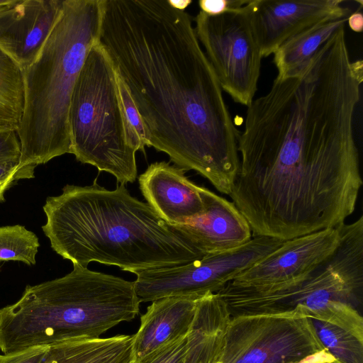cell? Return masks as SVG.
<instances>
[{
  "mask_svg": "<svg viewBox=\"0 0 363 363\" xmlns=\"http://www.w3.org/2000/svg\"><path fill=\"white\" fill-rule=\"evenodd\" d=\"M335 251L308 273L286 282L242 286L228 282L216 292L230 317L277 315L301 306L312 317L363 340V318L357 310L363 290V216L338 227Z\"/></svg>",
  "mask_w": 363,
  "mask_h": 363,
  "instance_id": "cell-6",
  "label": "cell"
},
{
  "mask_svg": "<svg viewBox=\"0 0 363 363\" xmlns=\"http://www.w3.org/2000/svg\"><path fill=\"white\" fill-rule=\"evenodd\" d=\"M99 43L133 100L147 146L229 196L239 133L191 16L169 0H102Z\"/></svg>",
  "mask_w": 363,
  "mask_h": 363,
  "instance_id": "cell-2",
  "label": "cell"
},
{
  "mask_svg": "<svg viewBox=\"0 0 363 363\" xmlns=\"http://www.w3.org/2000/svg\"><path fill=\"white\" fill-rule=\"evenodd\" d=\"M16 0H0V12L11 6Z\"/></svg>",
  "mask_w": 363,
  "mask_h": 363,
  "instance_id": "cell-31",
  "label": "cell"
},
{
  "mask_svg": "<svg viewBox=\"0 0 363 363\" xmlns=\"http://www.w3.org/2000/svg\"><path fill=\"white\" fill-rule=\"evenodd\" d=\"M117 83L127 121L134 135L139 140L143 148L145 150V147L147 146V138L146 130L142 118L127 87L118 74Z\"/></svg>",
  "mask_w": 363,
  "mask_h": 363,
  "instance_id": "cell-23",
  "label": "cell"
},
{
  "mask_svg": "<svg viewBox=\"0 0 363 363\" xmlns=\"http://www.w3.org/2000/svg\"><path fill=\"white\" fill-rule=\"evenodd\" d=\"M35 166L19 167V158L0 160V202H4V193L21 179L34 177Z\"/></svg>",
  "mask_w": 363,
  "mask_h": 363,
  "instance_id": "cell-24",
  "label": "cell"
},
{
  "mask_svg": "<svg viewBox=\"0 0 363 363\" xmlns=\"http://www.w3.org/2000/svg\"><path fill=\"white\" fill-rule=\"evenodd\" d=\"M342 0H248L242 8L262 57L289 38L323 21L349 16Z\"/></svg>",
  "mask_w": 363,
  "mask_h": 363,
  "instance_id": "cell-11",
  "label": "cell"
},
{
  "mask_svg": "<svg viewBox=\"0 0 363 363\" xmlns=\"http://www.w3.org/2000/svg\"><path fill=\"white\" fill-rule=\"evenodd\" d=\"M49 346L29 347L16 352L0 354V363H40Z\"/></svg>",
  "mask_w": 363,
  "mask_h": 363,
  "instance_id": "cell-27",
  "label": "cell"
},
{
  "mask_svg": "<svg viewBox=\"0 0 363 363\" xmlns=\"http://www.w3.org/2000/svg\"><path fill=\"white\" fill-rule=\"evenodd\" d=\"M169 4L175 9L185 11L186 7L189 6L192 3L191 0H179V1H173L169 0Z\"/></svg>",
  "mask_w": 363,
  "mask_h": 363,
  "instance_id": "cell-30",
  "label": "cell"
},
{
  "mask_svg": "<svg viewBox=\"0 0 363 363\" xmlns=\"http://www.w3.org/2000/svg\"><path fill=\"white\" fill-rule=\"evenodd\" d=\"M230 318L227 306L218 294L208 293L200 297L186 335L185 363L218 362Z\"/></svg>",
  "mask_w": 363,
  "mask_h": 363,
  "instance_id": "cell-17",
  "label": "cell"
},
{
  "mask_svg": "<svg viewBox=\"0 0 363 363\" xmlns=\"http://www.w3.org/2000/svg\"><path fill=\"white\" fill-rule=\"evenodd\" d=\"M248 0H200V11L208 15H218L237 11L243 7Z\"/></svg>",
  "mask_w": 363,
  "mask_h": 363,
  "instance_id": "cell-28",
  "label": "cell"
},
{
  "mask_svg": "<svg viewBox=\"0 0 363 363\" xmlns=\"http://www.w3.org/2000/svg\"><path fill=\"white\" fill-rule=\"evenodd\" d=\"M63 0H16L0 12V48L21 70L38 55Z\"/></svg>",
  "mask_w": 363,
  "mask_h": 363,
  "instance_id": "cell-13",
  "label": "cell"
},
{
  "mask_svg": "<svg viewBox=\"0 0 363 363\" xmlns=\"http://www.w3.org/2000/svg\"><path fill=\"white\" fill-rule=\"evenodd\" d=\"M337 228H328L284 242L230 282L242 286L278 284L298 278L319 265L336 249Z\"/></svg>",
  "mask_w": 363,
  "mask_h": 363,
  "instance_id": "cell-12",
  "label": "cell"
},
{
  "mask_svg": "<svg viewBox=\"0 0 363 363\" xmlns=\"http://www.w3.org/2000/svg\"><path fill=\"white\" fill-rule=\"evenodd\" d=\"M71 154L77 160L134 182L135 153L145 150L125 114L117 74L99 41L90 49L75 83L69 111Z\"/></svg>",
  "mask_w": 363,
  "mask_h": 363,
  "instance_id": "cell-7",
  "label": "cell"
},
{
  "mask_svg": "<svg viewBox=\"0 0 363 363\" xmlns=\"http://www.w3.org/2000/svg\"><path fill=\"white\" fill-rule=\"evenodd\" d=\"M242 8L218 15L199 11L194 30L222 90L249 106L257 90L262 56Z\"/></svg>",
  "mask_w": 363,
  "mask_h": 363,
  "instance_id": "cell-9",
  "label": "cell"
},
{
  "mask_svg": "<svg viewBox=\"0 0 363 363\" xmlns=\"http://www.w3.org/2000/svg\"><path fill=\"white\" fill-rule=\"evenodd\" d=\"M200 297L168 296L152 302L133 335L135 363L187 335Z\"/></svg>",
  "mask_w": 363,
  "mask_h": 363,
  "instance_id": "cell-16",
  "label": "cell"
},
{
  "mask_svg": "<svg viewBox=\"0 0 363 363\" xmlns=\"http://www.w3.org/2000/svg\"><path fill=\"white\" fill-rule=\"evenodd\" d=\"M284 240L256 235L236 248L186 264L145 270L135 274L139 301L168 297L216 293L234 277L279 247Z\"/></svg>",
  "mask_w": 363,
  "mask_h": 363,
  "instance_id": "cell-10",
  "label": "cell"
},
{
  "mask_svg": "<svg viewBox=\"0 0 363 363\" xmlns=\"http://www.w3.org/2000/svg\"><path fill=\"white\" fill-rule=\"evenodd\" d=\"M347 18L323 21L286 40L274 52L277 77H289L301 68Z\"/></svg>",
  "mask_w": 363,
  "mask_h": 363,
  "instance_id": "cell-19",
  "label": "cell"
},
{
  "mask_svg": "<svg viewBox=\"0 0 363 363\" xmlns=\"http://www.w3.org/2000/svg\"><path fill=\"white\" fill-rule=\"evenodd\" d=\"M40 363H135L133 335L61 341L49 346Z\"/></svg>",
  "mask_w": 363,
  "mask_h": 363,
  "instance_id": "cell-18",
  "label": "cell"
},
{
  "mask_svg": "<svg viewBox=\"0 0 363 363\" xmlns=\"http://www.w3.org/2000/svg\"><path fill=\"white\" fill-rule=\"evenodd\" d=\"M22 70L0 48V128L16 130L23 108Z\"/></svg>",
  "mask_w": 363,
  "mask_h": 363,
  "instance_id": "cell-20",
  "label": "cell"
},
{
  "mask_svg": "<svg viewBox=\"0 0 363 363\" xmlns=\"http://www.w3.org/2000/svg\"><path fill=\"white\" fill-rule=\"evenodd\" d=\"M134 281L78 264L64 277L28 285L0 309L4 354L75 338H95L140 312Z\"/></svg>",
  "mask_w": 363,
  "mask_h": 363,
  "instance_id": "cell-4",
  "label": "cell"
},
{
  "mask_svg": "<svg viewBox=\"0 0 363 363\" xmlns=\"http://www.w3.org/2000/svg\"><path fill=\"white\" fill-rule=\"evenodd\" d=\"M184 172L163 161L149 165L138 179L147 203L172 225L184 224L204 211L201 186L189 180Z\"/></svg>",
  "mask_w": 363,
  "mask_h": 363,
  "instance_id": "cell-14",
  "label": "cell"
},
{
  "mask_svg": "<svg viewBox=\"0 0 363 363\" xmlns=\"http://www.w3.org/2000/svg\"><path fill=\"white\" fill-rule=\"evenodd\" d=\"M305 308L277 315L231 317L221 363H296L324 350Z\"/></svg>",
  "mask_w": 363,
  "mask_h": 363,
  "instance_id": "cell-8",
  "label": "cell"
},
{
  "mask_svg": "<svg viewBox=\"0 0 363 363\" xmlns=\"http://www.w3.org/2000/svg\"><path fill=\"white\" fill-rule=\"evenodd\" d=\"M203 213L184 224L173 225L206 255L225 252L252 237L249 223L232 201L201 186Z\"/></svg>",
  "mask_w": 363,
  "mask_h": 363,
  "instance_id": "cell-15",
  "label": "cell"
},
{
  "mask_svg": "<svg viewBox=\"0 0 363 363\" xmlns=\"http://www.w3.org/2000/svg\"><path fill=\"white\" fill-rule=\"evenodd\" d=\"M42 226L52 249L73 264L91 262L138 272L186 264L206 256L124 184L108 190L67 184L47 198Z\"/></svg>",
  "mask_w": 363,
  "mask_h": 363,
  "instance_id": "cell-3",
  "label": "cell"
},
{
  "mask_svg": "<svg viewBox=\"0 0 363 363\" xmlns=\"http://www.w3.org/2000/svg\"><path fill=\"white\" fill-rule=\"evenodd\" d=\"M308 318L323 348L337 363H363V340L337 326Z\"/></svg>",
  "mask_w": 363,
  "mask_h": 363,
  "instance_id": "cell-21",
  "label": "cell"
},
{
  "mask_svg": "<svg viewBox=\"0 0 363 363\" xmlns=\"http://www.w3.org/2000/svg\"><path fill=\"white\" fill-rule=\"evenodd\" d=\"M186 336L178 339L139 363H185Z\"/></svg>",
  "mask_w": 363,
  "mask_h": 363,
  "instance_id": "cell-25",
  "label": "cell"
},
{
  "mask_svg": "<svg viewBox=\"0 0 363 363\" xmlns=\"http://www.w3.org/2000/svg\"><path fill=\"white\" fill-rule=\"evenodd\" d=\"M329 363H337V362L335 361V362H329Z\"/></svg>",
  "mask_w": 363,
  "mask_h": 363,
  "instance_id": "cell-32",
  "label": "cell"
},
{
  "mask_svg": "<svg viewBox=\"0 0 363 363\" xmlns=\"http://www.w3.org/2000/svg\"><path fill=\"white\" fill-rule=\"evenodd\" d=\"M216 363H221V362H216Z\"/></svg>",
  "mask_w": 363,
  "mask_h": 363,
  "instance_id": "cell-33",
  "label": "cell"
},
{
  "mask_svg": "<svg viewBox=\"0 0 363 363\" xmlns=\"http://www.w3.org/2000/svg\"><path fill=\"white\" fill-rule=\"evenodd\" d=\"M40 247L36 235L20 225L0 227V261H20L35 264Z\"/></svg>",
  "mask_w": 363,
  "mask_h": 363,
  "instance_id": "cell-22",
  "label": "cell"
},
{
  "mask_svg": "<svg viewBox=\"0 0 363 363\" xmlns=\"http://www.w3.org/2000/svg\"><path fill=\"white\" fill-rule=\"evenodd\" d=\"M101 17L102 0H63L38 55L22 70L19 167L71 153V97L86 56L99 41Z\"/></svg>",
  "mask_w": 363,
  "mask_h": 363,
  "instance_id": "cell-5",
  "label": "cell"
},
{
  "mask_svg": "<svg viewBox=\"0 0 363 363\" xmlns=\"http://www.w3.org/2000/svg\"><path fill=\"white\" fill-rule=\"evenodd\" d=\"M350 28L354 32L360 33L363 28V15L360 11H356L347 18Z\"/></svg>",
  "mask_w": 363,
  "mask_h": 363,
  "instance_id": "cell-29",
  "label": "cell"
},
{
  "mask_svg": "<svg viewBox=\"0 0 363 363\" xmlns=\"http://www.w3.org/2000/svg\"><path fill=\"white\" fill-rule=\"evenodd\" d=\"M362 80V61L333 35L247 106L229 196L253 236L288 240L354 213L363 184L353 130Z\"/></svg>",
  "mask_w": 363,
  "mask_h": 363,
  "instance_id": "cell-1",
  "label": "cell"
},
{
  "mask_svg": "<svg viewBox=\"0 0 363 363\" xmlns=\"http://www.w3.org/2000/svg\"><path fill=\"white\" fill-rule=\"evenodd\" d=\"M21 144L15 129L0 128V160L20 159Z\"/></svg>",
  "mask_w": 363,
  "mask_h": 363,
  "instance_id": "cell-26",
  "label": "cell"
}]
</instances>
